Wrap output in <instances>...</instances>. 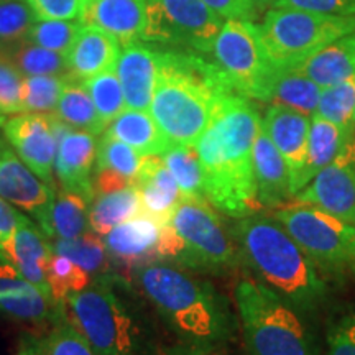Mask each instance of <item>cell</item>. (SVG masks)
Returning <instances> with one entry per match:
<instances>
[{
	"label": "cell",
	"mask_w": 355,
	"mask_h": 355,
	"mask_svg": "<svg viewBox=\"0 0 355 355\" xmlns=\"http://www.w3.org/2000/svg\"><path fill=\"white\" fill-rule=\"evenodd\" d=\"M260 127L261 115L250 99L230 92L217 102L194 145L207 202L235 219L255 214L260 207L252 158Z\"/></svg>",
	"instance_id": "obj_1"
},
{
	"label": "cell",
	"mask_w": 355,
	"mask_h": 355,
	"mask_svg": "<svg viewBox=\"0 0 355 355\" xmlns=\"http://www.w3.org/2000/svg\"><path fill=\"white\" fill-rule=\"evenodd\" d=\"M158 50L159 68L150 114L170 145H196L217 102L235 91L217 64L201 53L170 46Z\"/></svg>",
	"instance_id": "obj_2"
},
{
	"label": "cell",
	"mask_w": 355,
	"mask_h": 355,
	"mask_svg": "<svg viewBox=\"0 0 355 355\" xmlns=\"http://www.w3.org/2000/svg\"><path fill=\"white\" fill-rule=\"evenodd\" d=\"M135 278L171 332L191 347H211L234 331L227 301L214 285L171 265L137 266Z\"/></svg>",
	"instance_id": "obj_3"
},
{
	"label": "cell",
	"mask_w": 355,
	"mask_h": 355,
	"mask_svg": "<svg viewBox=\"0 0 355 355\" xmlns=\"http://www.w3.org/2000/svg\"><path fill=\"white\" fill-rule=\"evenodd\" d=\"M241 261L296 309L318 308L326 296V285L313 260L275 217L250 214L229 229Z\"/></svg>",
	"instance_id": "obj_4"
},
{
	"label": "cell",
	"mask_w": 355,
	"mask_h": 355,
	"mask_svg": "<svg viewBox=\"0 0 355 355\" xmlns=\"http://www.w3.org/2000/svg\"><path fill=\"white\" fill-rule=\"evenodd\" d=\"M121 286L122 278L107 273L64 303L66 319L97 355L144 354V332Z\"/></svg>",
	"instance_id": "obj_5"
},
{
	"label": "cell",
	"mask_w": 355,
	"mask_h": 355,
	"mask_svg": "<svg viewBox=\"0 0 355 355\" xmlns=\"http://www.w3.org/2000/svg\"><path fill=\"white\" fill-rule=\"evenodd\" d=\"M248 355H311L309 336L295 306L255 279L235 288Z\"/></svg>",
	"instance_id": "obj_6"
},
{
	"label": "cell",
	"mask_w": 355,
	"mask_h": 355,
	"mask_svg": "<svg viewBox=\"0 0 355 355\" xmlns=\"http://www.w3.org/2000/svg\"><path fill=\"white\" fill-rule=\"evenodd\" d=\"M265 55L273 66H298L334 40L355 32V15L339 17L273 7L259 25Z\"/></svg>",
	"instance_id": "obj_7"
},
{
	"label": "cell",
	"mask_w": 355,
	"mask_h": 355,
	"mask_svg": "<svg viewBox=\"0 0 355 355\" xmlns=\"http://www.w3.org/2000/svg\"><path fill=\"white\" fill-rule=\"evenodd\" d=\"M168 224L180 242L176 263L212 275L227 273L241 263L232 235L211 209L209 202L183 198Z\"/></svg>",
	"instance_id": "obj_8"
},
{
	"label": "cell",
	"mask_w": 355,
	"mask_h": 355,
	"mask_svg": "<svg viewBox=\"0 0 355 355\" xmlns=\"http://www.w3.org/2000/svg\"><path fill=\"white\" fill-rule=\"evenodd\" d=\"M304 254L324 268L355 272V225L311 204H286L275 211Z\"/></svg>",
	"instance_id": "obj_9"
},
{
	"label": "cell",
	"mask_w": 355,
	"mask_h": 355,
	"mask_svg": "<svg viewBox=\"0 0 355 355\" xmlns=\"http://www.w3.org/2000/svg\"><path fill=\"white\" fill-rule=\"evenodd\" d=\"M224 21L202 0H146L141 42L209 55Z\"/></svg>",
	"instance_id": "obj_10"
},
{
	"label": "cell",
	"mask_w": 355,
	"mask_h": 355,
	"mask_svg": "<svg viewBox=\"0 0 355 355\" xmlns=\"http://www.w3.org/2000/svg\"><path fill=\"white\" fill-rule=\"evenodd\" d=\"M209 55L234 91L247 99L273 66L265 55L259 25L250 20H225Z\"/></svg>",
	"instance_id": "obj_11"
},
{
	"label": "cell",
	"mask_w": 355,
	"mask_h": 355,
	"mask_svg": "<svg viewBox=\"0 0 355 355\" xmlns=\"http://www.w3.org/2000/svg\"><path fill=\"white\" fill-rule=\"evenodd\" d=\"M295 199L321 207L355 225V135Z\"/></svg>",
	"instance_id": "obj_12"
},
{
	"label": "cell",
	"mask_w": 355,
	"mask_h": 355,
	"mask_svg": "<svg viewBox=\"0 0 355 355\" xmlns=\"http://www.w3.org/2000/svg\"><path fill=\"white\" fill-rule=\"evenodd\" d=\"M3 135L21 162L55 188V162L58 140L51 127L50 114L21 112L3 123Z\"/></svg>",
	"instance_id": "obj_13"
},
{
	"label": "cell",
	"mask_w": 355,
	"mask_h": 355,
	"mask_svg": "<svg viewBox=\"0 0 355 355\" xmlns=\"http://www.w3.org/2000/svg\"><path fill=\"white\" fill-rule=\"evenodd\" d=\"M55 196V188L35 175L7 145L0 144V198L32 214L40 225Z\"/></svg>",
	"instance_id": "obj_14"
},
{
	"label": "cell",
	"mask_w": 355,
	"mask_h": 355,
	"mask_svg": "<svg viewBox=\"0 0 355 355\" xmlns=\"http://www.w3.org/2000/svg\"><path fill=\"white\" fill-rule=\"evenodd\" d=\"M309 125L311 115L286 105H270L261 119V128L286 162L295 196L301 191V176L308 159Z\"/></svg>",
	"instance_id": "obj_15"
},
{
	"label": "cell",
	"mask_w": 355,
	"mask_h": 355,
	"mask_svg": "<svg viewBox=\"0 0 355 355\" xmlns=\"http://www.w3.org/2000/svg\"><path fill=\"white\" fill-rule=\"evenodd\" d=\"M96 135L84 130H69L58 144L55 178L60 188L81 194L92 202L96 193L92 186V171L96 165Z\"/></svg>",
	"instance_id": "obj_16"
},
{
	"label": "cell",
	"mask_w": 355,
	"mask_h": 355,
	"mask_svg": "<svg viewBox=\"0 0 355 355\" xmlns=\"http://www.w3.org/2000/svg\"><path fill=\"white\" fill-rule=\"evenodd\" d=\"M159 50L145 42L123 44L115 73L122 84L127 109L148 110L158 78Z\"/></svg>",
	"instance_id": "obj_17"
},
{
	"label": "cell",
	"mask_w": 355,
	"mask_h": 355,
	"mask_svg": "<svg viewBox=\"0 0 355 355\" xmlns=\"http://www.w3.org/2000/svg\"><path fill=\"white\" fill-rule=\"evenodd\" d=\"M162 222L140 214L102 235L110 261L121 266H141L158 260Z\"/></svg>",
	"instance_id": "obj_18"
},
{
	"label": "cell",
	"mask_w": 355,
	"mask_h": 355,
	"mask_svg": "<svg viewBox=\"0 0 355 355\" xmlns=\"http://www.w3.org/2000/svg\"><path fill=\"white\" fill-rule=\"evenodd\" d=\"M79 21L112 35L122 46L141 42L146 25V0H87Z\"/></svg>",
	"instance_id": "obj_19"
},
{
	"label": "cell",
	"mask_w": 355,
	"mask_h": 355,
	"mask_svg": "<svg viewBox=\"0 0 355 355\" xmlns=\"http://www.w3.org/2000/svg\"><path fill=\"white\" fill-rule=\"evenodd\" d=\"M322 87L311 81L295 66H272L255 87L250 101L286 105L306 115L316 112Z\"/></svg>",
	"instance_id": "obj_20"
},
{
	"label": "cell",
	"mask_w": 355,
	"mask_h": 355,
	"mask_svg": "<svg viewBox=\"0 0 355 355\" xmlns=\"http://www.w3.org/2000/svg\"><path fill=\"white\" fill-rule=\"evenodd\" d=\"M53 255L48 237L32 220L21 222L15 234L0 245V257L15 266L24 277L51 298L46 279V266ZM53 300V298H51Z\"/></svg>",
	"instance_id": "obj_21"
},
{
	"label": "cell",
	"mask_w": 355,
	"mask_h": 355,
	"mask_svg": "<svg viewBox=\"0 0 355 355\" xmlns=\"http://www.w3.org/2000/svg\"><path fill=\"white\" fill-rule=\"evenodd\" d=\"M254 171L257 181V199L260 206L277 209L286 206L295 198L291 176L282 153L260 127L254 144Z\"/></svg>",
	"instance_id": "obj_22"
},
{
	"label": "cell",
	"mask_w": 355,
	"mask_h": 355,
	"mask_svg": "<svg viewBox=\"0 0 355 355\" xmlns=\"http://www.w3.org/2000/svg\"><path fill=\"white\" fill-rule=\"evenodd\" d=\"M133 186L139 189L144 214L159 222L170 219L175 207L183 199L175 178L163 163L162 155L144 158L139 173L133 178Z\"/></svg>",
	"instance_id": "obj_23"
},
{
	"label": "cell",
	"mask_w": 355,
	"mask_h": 355,
	"mask_svg": "<svg viewBox=\"0 0 355 355\" xmlns=\"http://www.w3.org/2000/svg\"><path fill=\"white\" fill-rule=\"evenodd\" d=\"M121 43L102 30L84 26L66 55L68 73L78 81H84L107 69H115Z\"/></svg>",
	"instance_id": "obj_24"
},
{
	"label": "cell",
	"mask_w": 355,
	"mask_h": 355,
	"mask_svg": "<svg viewBox=\"0 0 355 355\" xmlns=\"http://www.w3.org/2000/svg\"><path fill=\"white\" fill-rule=\"evenodd\" d=\"M295 68L319 87L355 78V32L334 40Z\"/></svg>",
	"instance_id": "obj_25"
},
{
	"label": "cell",
	"mask_w": 355,
	"mask_h": 355,
	"mask_svg": "<svg viewBox=\"0 0 355 355\" xmlns=\"http://www.w3.org/2000/svg\"><path fill=\"white\" fill-rule=\"evenodd\" d=\"M105 133L130 145L144 157L163 155L171 146L150 110L125 109L109 123Z\"/></svg>",
	"instance_id": "obj_26"
},
{
	"label": "cell",
	"mask_w": 355,
	"mask_h": 355,
	"mask_svg": "<svg viewBox=\"0 0 355 355\" xmlns=\"http://www.w3.org/2000/svg\"><path fill=\"white\" fill-rule=\"evenodd\" d=\"M89 204L91 202L81 194L60 189L40 229L48 241H68L92 232L89 224Z\"/></svg>",
	"instance_id": "obj_27"
},
{
	"label": "cell",
	"mask_w": 355,
	"mask_h": 355,
	"mask_svg": "<svg viewBox=\"0 0 355 355\" xmlns=\"http://www.w3.org/2000/svg\"><path fill=\"white\" fill-rule=\"evenodd\" d=\"M144 214L139 189L133 184L125 188L110 191V193L96 194L89 204V224L97 235H105L114 227L133 217Z\"/></svg>",
	"instance_id": "obj_28"
},
{
	"label": "cell",
	"mask_w": 355,
	"mask_h": 355,
	"mask_svg": "<svg viewBox=\"0 0 355 355\" xmlns=\"http://www.w3.org/2000/svg\"><path fill=\"white\" fill-rule=\"evenodd\" d=\"M352 139L343 128L319 115H311L309 137H308V159L301 176V189L334 159L345 144Z\"/></svg>",
	"instance_id": "obj_29"
},
{
	"label": "cell",
	"mask_w": 355,
	"mask_h": 355,
	"mask_svg": "<svg viewBox=\"0 0 355 355\" xmlns=\"http://www.w3.org/2000/svg\"><path fill=\"white\" fill-rule=\"evenodd\" d=\"M55 115L76 130L89 132L92 135L105 132V125L101 122L94 102L83 86V81H78L71 74L58 101Z\"/></svg>",
	"instance_id": "obj_30"
},
{
	"label": "cell",
	"mask_w": 355,
	"mask_h": 355,
	"mask_svg": "<svg viewBox=\"0 0 355 355\" xmlns=\"http://www.w3.org/2000/svg\"><path fill=\"white\" fill-rule=\"evenodd\" d=\"M0 55L7 58L24 76L68 74V60L64 55L38 46L26 38L0 46Z\"/></svg>",
	"instance_id": "obj_31"
},
{
	"label": "cell",
	"mask_w": 355,
	"mask_h": 355,
	"mask_svg": "<svg viewBox=\"0 0 355 355\" xmlns=\"http://www.w3.org/2000/svg\"><path fill=\"white\" fill-rule=\"evenodd\" d=\"M163 163L175 178L184 199L206 201L204 193V180L199 157L194 145H171L162 155Z\"/></svg>",
	"instance_id": "obj_32"
},
{
	"label": "cell",
	"mask_w": 355,
	"mask_h": 355,
	"mask_svg": "<svg viewBox=\"0 0 355 355\" xmlns=\"http://www.w3.org/2000/svg\"><path fill=\"white\" fill-rule=\"evenodd\" d=\"M50 243L53 254L73 260L91 277L97 278L110 273V259L101 235L89 232L81 237L68 239V241L60 239V241H53Z\"/></svg>",
	"instance_id": "obj_33"
},
{
	"label": "cell",
	"mask_w": 355,
	"mask_h": 355,
	"mask_svg": "<svg viewBox=\"0 0 355 355\" xmlns=\"http://www.w3.org/2000/svg\"><path fill=\"white\" fill-rule=\"evenodd\" d=\"M24 347L30 355H97L66 316L51 324V329L46 334L28 340Z\"/></svg>",
	"instance_id": "obj_34"
},
{
	"label": "cell",
	"mask_w": 355,
	"mask_h": 355,
	"mask_svg": "<svg viewBox=\"0 0 355 355\" xmlns=\"http://www.w3.org/2000/svg\"><path fill=\"white\" fill-rule=\"evenodd\" d=\"M337 127L343 128L347 135H355V78L343 83L322 87L316 112Z\"/></svg>",
	"instance_id": "obj_35"
},
{
	"label": "cell",
	"mask_w": 355,
	"mask_h": 355,
	"mask_svg": "<svg viewBox=\"0 0 355 355\" xmlns=\"http://www.w3.org/2000/svg\"><path fill=\"white\" fill-rule=\"evenodd\" d=\"M83 86L86 87L92 102H94L101 122L104 123L105 128L127 109L122 84L119 81L115 69H107L104 73L96 74V76L84 79Z\"/></svg>",
	"instance_id": "obj_36"
},
{
	"label": "cell",
	"mask_w": 355,
	"mask_h": 355,
	"mask_svg": "<svg viewBox=\"0 0 355 355\" xmlns=\"http://www.w3.org/2000/svg\"><path fill=\"white\" fill-rule=\"evenodd\" d=\"M46 279L53 301L63 306L69 296L91 285V275L86 270H83L73 260L58 254H53L48 261Z\"/></svg>",
	"instance_id": "obj_37"
},
{
	"label": "cell",
	"mask_w": 355,
	"mask_h": 355,
	"mask_svg": "<svg viewBox=\"0 0 355 355\" xmlns=\"http://www.w3.org/2000/svg\"><path fill=\"white\" fill-rule=\"evenodd\" d=\"M68 78L69 73L55 76H25L21 86V112H55Z\"/></svg>",
	"instance_id": "obj_38"
},
{
	"label": "cell",
	"mask_w": 355,
	"mask_h": 355,
	"mask_svg": "<svg viewBox=\"0 0 355 355\" xmlns=\"http://www.w3.org/2000/svg\"><path fill=\"white\" fill-rule=\"evenodd\" d=\"M144 158V155H140L130 145L123 144V141L104 133L102 139L97 141L94 168L115 171L133 183V178L139 173Z\"/></svg>",
	"instance_id": "obj_39"
},
{
	"label": "cell",
	"mask_w": 355,
	"mask_h": 355,
	"mask_svg": "<svg viewBox=\"0 0 355 355\" xmlns=\"http://www.w3.org/2000/svg\"><path fill=\"white\" fill-rule=\"evenodd\" d=\"M81 28L79 20H37L26 40L66 56Z\"/></svg>",
	"instance_id": "obj_40"
},
{
	"label": "cell",
	"mask_w": 355,
	"mask_h": 355,
	"mask_svg": "<svg viewBox=\"0 0 355 355\" xmlns=\"http://www.w3.org/2000/svg\"><path fill=\"white\" fill-rule=\"evenodd\" d=\"M35 21L37 17L26 0H7L0 3V46L25 40Z\"/></svg>",
	"instance_id": "obj_41"
},
{
	"label": "cell",
	"mask_w": 355,
	"mask_h": 355,
	"mask_svg": "<svg viewBox=\"0 0 355 355\" xmlns=\"http://www.w3.org/2000/svg\"><path fill=\"white\" fill-rule=\"evenodd\" d=\"M24 74L0 55V109L3 114H21Z\"/></svg>",
	"instance_id": "obj_42"
},
{
	"label": "cell",
	"mask_w": 355,
	"mask_h": 355,
	"mask_svg": "<svg viewBox=\"0 0 355 355\" xmlns=\"http://www.w3.org/2000/svg\"><path fill=\"white\" fill-rule=\"evenodd\" d=\"M87 0H26L37 20L79 19Z\"/></svg>",
	"instance_id": "obj_43"
},
{
	"label": "cell",
	"mask_w": 355,
	"mask_h": 355,
	"mask_svg": "<svg viewBox=\"0 0 355 355\" xmlns=\"http://www.w3.org/2000/svg\"><path fill=\"white\" fill-rule=\"evenodd\" d=\"M275 7L327 13V15H355V0H278Z\"/></svg>",
	"instance_id": "obj_44"
},
{
	"label": "cell",
	"mask_w": 355,
	"mask_h": 355,
	"mask_svg": "<svg viewBox=\"0 0 355 355\" xmlns=\"http://www.w3.org/2000/svg\"><path fill=\"white\" fill-rule=\"evenodd\" d=\"M327 355H355V314L332 326L327 334Z\"/></svg>",
	"instance_id": "obj_45"
},
{
	"label": "cell",
	"mask_w": 355,
	"mask_h": 355,
	"mask_svg": "<svg viewBox=\"0 0 355 355\" xmlns=\"http://www.w3.org/2000/svg\"><path fill=\"white\" fill-rule=\"evenodd\" d=\"M224 20H250L255 21L259 10L250 0H202Z\"/></svg>",
	"instance_id": "obj_46"
},
{
	"label": "cell",
	"mask_w": 355,
	"mask_h": 355,
	"mask_svg": "<svg viewBox=\"0 0 355 355\" xmlns=\"http://www.w3.org/2000/svg\"><path fill=\"white\" fill-rule=\"evenodd\" d=\"M26 219L28 217L20 214L10 202L0 198V245L7 242L15 234V230L20 227L21 222H25Z\"/></svg>",
	"instance_id": "obj_47"
},
{
	"label": "cell",
	"mask_w": 355,
	"mask_h": 355,
	"mask_svg": "<svg viewBox=\"0 0 355 355\" xmlns=\"http://www.w3.org/2000/svg\"><path fill=\"white\" fill-rule=\"evenodd\" d=\"M171 355H222L219 352H216L214 349L211 347H184L183 350H178V352L171 354Z\"/></svg>",
	"instance_id": "obj_48"
},
{
	"label": "cell",
	"mask_w": 355,
	"mask_h": 355,
	"mask_svg": "<svg viewBox=\"0 0 355 355\" xmlns=\"http://www.w3.org/2000/svg\"><path fill=\"white\" fill-rule=\"evenodd\" d=\"M250 2L254 3L257 10L261 12V10H270V8H273L277 6L278 0H250Z\"/></svg>",
	"instance_id": "obj_49"
},
{
	"label": "cell",
	"mask_w": 355,
	"mask_h": 355,
	"mask_svg": "<svg viewBox=\"0 0 355 355\" xmlns=\"http://www.w3.org/2000/svg\"><path fill=\"white\" fill-rule=\"evenodd\" d=\"M6 123V114L2 112V109H0V125H3Z\"/></svg>",
	"instance_id": "obj_50"
},
{
	"label": "cell",
	"mask_w": 355,
	"mask_h": 355,
	"mask_svg": "<svg viewBox=\"0 0 355 355\" xmlns=\"http://www.w3.org/2000/svg\"><path fill=\"white\" fill-rule=\"evenodd\" d=\"M17 355H30V354H28V350H26L25 347H21V350Z\"/></svg>",
	"instance_id": "obj_51"
},
{
	"label": "cell",
	"mask_w": 355,
	"mask_h": 355,
	"mask_svg": "<svg viewBox=\"0 0 355 355\" xmlns=\"http://www.w3.org/2000/svg\"><path fill=\"white\" fill-rule=\"evenodd\" d=\"M2 2H7V0H0V3H2Z\"/></svg>",
	"instance_id": "obj_52"
}]
</instances>
